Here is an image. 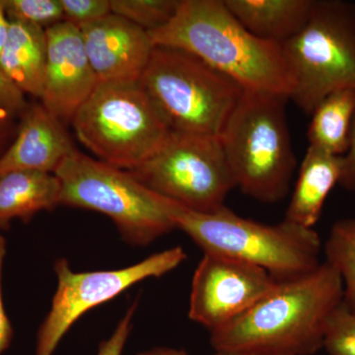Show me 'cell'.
I'll return each instance as SVG.
<instances>
[{"label":"cell","instance_id":"5","mask_svg":"<svg viewBox=\"0 0 355 355\" xmlns=\"http://www.w3.org/2000/svg\"><path fill=\"white\" fill-rule=\"evenodd\" d=\"M53 174L60 184V205L105 214L130 244L148 246L176 229L173 217L179 203L147 188L127 170L76 150Z\"/></svg>","mask_w":355,"mask_h":355},{"label":"cell","instance_id":"32","mask_svg":"<svg viewBox=\"0 0 355 355\" xmlns=\"http://www.w3.org/2000/svg\"><path fill=\"white\" fill-rule=\"evenodd\" d=\"M214 355H257L252 354H246V352H227V350H218Z\"/></svg>","mask_w":355,"mask_h":355},{"label":"cell","instance_id":"6","mask_svg":"<svg viewBox=\"0 0 355 355\" xmlns=\"http://www.w3.org/2000/svg\"><path fill=\"white\" fill-rule=\"evenodd\" d=\"M139 83L174 132L220 137L245 89L179 49L154 46Z\"/></svg>","mask_w":355,"mask_h":355},{"label":"cell","instance_id":"26","mask_svg":"<svg viewBox=\"0 0 355 355\" xmlns=\"http://www.w3.org/2000/svg\"><path fill=\"white\" fill-rule=\"evenodd\" d=\"M28 105L24 93L0 69V111L20 116Z\"/></svg>","mask_w":355,"mask_h":355},{"label":"cell","instance_id":"29","mask_svg":"<svg viewBox=\"0 0 355 355\" xmlns=\"http://www.w3.org/2000/svg\"><path fill=\"white\" fill-rule=\"evenodd\" d=\"M17 119H19V116L0 111V156L4 153L7 147L10 146L15 137L17 132Z\"/></svg>","mask_w":355,"mask_h":355},{"label":"cell","instance_id":"24","mask_svg":"<svg viewBox=\"0 0 355 355\" xmlns=\"http://www.w3.org/2000/svg\"><path fill=\"white\" fill-rule=\"evenodd\" d=\"M64 21L77 28L102 19L112 13L110 0H60Z\"/></svg>","mask_w":355,"mask_h":355},{"label":"cell","instance_id":"1","mask_svg":"<svg viewBox=\"0 0 355 355\" xmlns=\"http://www.w3.org/2000/svg\"><path fill=\"white\" fill-rule=\"evenodd\" d=\"M340 275L330 263L280 280L234 321L210 333L212 347L257 355H312L324 349L331 318L343 305Z\"/></svg>","mask_w":355,"mask_h":355},{"label":"cell","instance_id":"11","mask_svg":"<svg viewBox=\"0 0 355 355\" xmlns=\"http://www.w3.org/2000/svg\"><path fill=\"white\" fill-rule=\"evenodd\" d=\"M277 282L259 266L203 253L191 282L189 318L209 333L218 330L253 307Z\"/></svg>","mask_w":355,"mask_h":355},{"label":"cell","instance_id":"7","mask_svg":"<svg viewBox=\"0 0 355 355\" xmlns=\"http://www.w3.org/2000/svg\"><path fill=\"white\" fill-rule=\"evenodd\" d=\"M70 123L98 160L127 171L153 157L172 132L139 81L98 83Z\"/></svg>","mask_w":355,"mask_h":355},{"label":"cell","instance_id":"12","mask_svg":"<svg viewBox=\"0 0 355 355\" xmlns=\"http://www.w3.org/2000/svg\"><path fill=\"white\" fill-rule=\"evenodd\" d=\"M46 62L41 104L62 123L87 101L99 79L86 53L80 30L64 21L46 29Z\"/></svg>","mask_w":355,"mask_h":355},{"label":"cell","instance_id":"2","mask_svg":"<svg viewBox=\"0 0 355 355\" xmlns=\"http://www.w3.org/2000/svg\"><path fill=\"white\" fill-rule=\"evenodd\" d=\"M148 34L154 46L190 53L245 90L291 100L293 76L282 46L248 31L223 0H181L172 20Z\"/></svg>","mask_w":355,"mask_h":355},{"label":"cell","instance_id":"22","mask_svg":"<svg viewBox=\"0 0 355 355\" xmlns=\"http://www.w3.org/2000/svg\"><path fill=\"white\" fill-rule=\"evenodd\" d=\"M4 7L9 20L44 30L64 21L60 0H4Z\"/></svg>","mask_w":355,"mask_h":355},{"label":"cell","instance_id":"15","mask_svg":"<svg viewBox=\"0 0 355 355\" xmlns=\"http://www.w3.org/2000/svg\"><path fill=\"white\" fill-rule=\"evenodd\" d=\"M343 168V156L308 146L284 220L313 229L321 217L329 193L340 184Z\"/></svg>","mask_w":355,"mask_h":355},{"label":"cell","instance_id":"21","mask_svg":"<svg viewBox=\"0 0 355 355\" xmlns=\"http://www.w3.org/2000/svg\"><path fill=\"white\" fill-rule=\"evenodd\" d=\"M181 0H110L112 13L147 32L163 27L176 14Z\"/></svg>","mask_w":355,"mask_h":355},{"label":"cell","instance_id":"31","mask_svg":"<svg viewBox=\"0 0 355 355\" xmlns=\"http://www.w3.org/2000/svg\"><path fill=\"white\" fill-rule=\"evenodd\" d=\"M137 355H190L183 349H170V347H155L147 352H140Z\"/></svg>","mask_w":355,"mask_h":355},{"label":"cell","instance_id":"20","mask_svg":"<svg viewBox=\"0 0 355 355\" xmlns=\"http://www.w3.org/2000/svg\"><path fill=\"white\" fill-rule=\"evenodd\" d=\"M326 261L340 275L343 306L355 316V218L336 221L324 246Z\"/></svg>","mask_w":355,"mask_h":355},{"label":"cell","instance_id":"16","mask_svg":"<svg viewBox=\"0 0 355 355\" xmlns=\"http://www.w3.org/2000/svg\"><path fill=\"white\" fill-rule=\"evenodd\" d=\"M236 19L263 41L286 43L304 28L315 0H223Z\"/></svg>","mask_w":355,"mask_h":355},{"label":"cell","instance_id":"13","mask_svg":"<svg viewBox=\"0 0 355 355\" xmlns=\"http://www.w3.org/2000/svg\"><path fill=\"white\" fill-rule=\"evenodd\" d=\"M79 30L99 83L139 81L154 49L148 32L114 13Z\"/></svg>","mask_w":355,"mask_h":355},{"label":"cell","instance_id":"18","mask_svg":"<svg viewBox=\"0 0 355 355\" xmlns=\"http://www.w3.org/2000/svg\"><path fill=\"white\" fill-rule=\"evenodd\" d=\"M60 184L55 174L14 171L0 175V230L14 220L29 222L39 212L60 205Z\"/></svg>","mask_w":355,"mask_h":355},{"label":"cell","instance_id":"30","mask_svg":"<svg viewBox=\"0 0 355 355\" xmlns=\"http://www.w3.org/2000/svg\"><path fill=\"white\" fill-rule=\"evenodd\" d=\"M9 30H10V20L6 15L4 0H0V53L8 38Z\"/></svg>","mask_w":355,"mask_h":355},{"label":"cell","instance_id":"28","mask_svg":"<svg viewBox=\"0 0 355 355\" xmlns=\"http://www.w3.org/2000/svg\"><path fill=\"white\" fill-rule=\"evenodd\" d=\"M343 160V175L338 184L347 191H355V116L350 130L349 147Z\"/></svg>","mask_w":355,"mask_h":355},{"label":"cell","instance_id":"27","mask_svg":"<svg viewBox=\"0 0 355 355\" xmlns=\"http://www.w3.org/2000/svg\"><path fill=\"white\" fill-rule=\"evenodd\" d=\"M6 254V239L4 236L0 235V355L10 347L14 336L13 327L7 316L3 299H2V272H3Z\"/></svg>","mask_w":355,"mask_h":355},{"label":"cell","instance_id":"25","mask_svg":"<svg viewBox=\"0 0 355 355\" xmlns=\"http://www.w3.org/2000/svg\"><path fill=\"white\" fill-rule=\"evenodd\" d=\"M137 304H139V300H135L125 312V316L121 318L112 336L100 343L97 355H123L128 336L132 333L133 317H135Z\"/></svg>","mask_w":355,"mask_h":355},{"label":"cell","instance_id":"14","mask_svg":"<svg viewBox=\"0 0 355 355\" xmlns=\"http://www.w3.org/2000/svg\"><path fill=\"white\" fill-rule=\"evenodd\" d=\"M76 150L64 123L41 103L29 104L18 119L15 137L0 156V175L14 171L53 174Z\"/></svg>","mask_w":355,"mask_h":355},{"label":"cell","instance_id":"8","mask_svg":"<svg viewBox=\"0 0 355 355\" xmlns=\"http://www.w3.org/2000/svg\"><path fill=\"white\" fill-rule=\"evenodd\" d=\"M293 76L291 100L311 114L326 96L355 89V6L314 2L307 24L282 44Z\"/></svg>","mask_w":355,"mask_h":355},{"label":"cell","instance_id":"3","mask_svg":"<svg viewBox=\"0 0 355 355\" xmlns=\"http://www.w3.org/2000/svg\"><path fill=\"white\" fill-rule=\"evenodd\" d=\"M173 220L203 253L259 266L277 282L304 275L322 263L323 244L316 231L286 220L270 225L238 216L225 205L202 214L181 205Z\"/></svg>","mask_w":355,"mask_h":355},{"label":"cell","instance_id":"4","mask_svg":"<svg viewBox=\"0 0 355 355\" xmlns=\"http://www.w3.org/2000/svg\"><path fill=\"white\" fill-rule=\"evenodd\" d=\"M286 96L245 90L220 137L236 188L263 203L284 200L296 169Z\"/></svg>","mask_w":355,"mask_h":355},{"label":"cell","instance_id":"23","mask_svg":"<svg viewBox=\"0 0 355 355\" xmlns=\"http://www.w3.org/2000/svg\"><path fill=\"white\" fill-rule=\"evenodd\" d=\"M324 349L329 355H355V316L343 305L331 318Z\"/></svg>","mask_w":355,"mask_h":355},{"label":"cell","instance_id":"10","mask_svg":"<svg viewBox=\"0 0 355 355\" xmlns=\"http://www.w3.org/2000/svg\"><path fill=\"white\" fill-rule=\"evenodd\" d=\"M186 260V252L180 246L119 270L77 272L67 259H58L55 263L57 291L37 334L35 355H53L65 334L88 311L144 280L172 272Z\"/></svg>","mask_w":355,"mask_h":355},{"label":"cell","instance_id":"9","mask_svg":"<svg viewBox=\"0 0 355 355\" xmlns=\"http://www.w3.org/2000/svg\"><path fill=\"white\" fill-rule=\"evenodd\" d=\"M128 172L162 197L202 214L224 207L236 188L220 139L210 135L172 130L153 157Z\"/></svg>","mask_w":355,"mask_h":355},{"label":"cell","instance_id":"17","mask_svg":"<svg viewBox=\"0 0 355 355\" xmlns=\"http://www.w3.org/2000/svg\"><path fill=\"white\" fill-rule=\"evenodd\" d=\"M46 62V30L10 21L8 38L0 53V69L24 94L41 98Z\"/></svg>","mask_w":355,"mask_h":355},{"label":"cell","instance_id":"19","mask_svg":"<svg viewBox=\"0 0 355 355\" xmlns=\"http://www.w3.org/2000/svg\"><path fill=\"white\" fill-rule=\"evenodd\" d=\"M311 114L309 146L331 155H345L355 116V89H340L326 96Z\"/></svg>","mask_w":355,"mask_h":355}]
</instances>
